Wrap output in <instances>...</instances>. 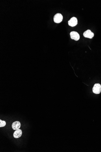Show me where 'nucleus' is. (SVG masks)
Returning <instances> with one entry per match:
<instances>
[{
	"label": "nucleus",
	"mask_w": 101,
	"mask_h": 152,
	"mask_svg": "<svg viewBox=\"0 0 101 152\" xmlns=\"http://www.w3.org/2000/svg\"><path fill=\"white\" fill-rule=\"evenodd\" d=\"M63 19V16L60 13L56 14L54 17V21L56 23H59L62 22Z\"/></svg>",
	"instance_id": "f257e3e1"
},
{
	"label": "nucleus",
	"mask_w": 101,
	"mask_h": 152,
	"mask_svg": "<svg viewBox=\"0 0 101 152\" xmlns=\"http://www.w3.org/2000/svg\"><path fill=\"white\" fill-rule=\"evenodd\" d=\"M93 92L95 94H98L101 92V85L99 84H96L93 88Z\"/></svg>",
	"instance_id": "f03ea898"
},
{
	"label": "nucleus",
	"mask_w": 101,
	"mask_h": 152,
	"mask_svg": "<svg viewBox=\"0 0 101 152\" xmlns=\"http://www.w3.org/2000/svg\"><path fill=\"white\" fill-rule=\"evenodd\" d=\"M70 36L72 39L75 41H78L80 38V35L79 33L76 31H72L70 33Z\"/></svg>",
	"instance_id": "7ed1b4c3"
},
{
	"label": "nucleus",
	"mask_w": 101,
	"mask_h": 152,
	"mask_svg": "<svg viewBox=\"0 0 101 152\" xmlns=\"http://www.w3.org/2000/svg\"><path fill=\"white\" fill-rule=\"evenodd\" d=\"M68 24L71 27H74L78 24V19L75 17H73L68 21Z\"/></svg>",
	"instance_id": "20e7f679"
},
{
	"label": "nucleus",
	"mask_w": 101,
	"mask_h": 152,
	"mask_svg": "<svg viewBox=\"0 0 101 152\" xmlns=\"http://www.w3.org/2000/svg\"><path fill=\"white\" fill-rule=\"evenodd\" d=\"M83 36L87 38L92 39L94 36V34L90 30L88 29L84 33Z\"/></svg>",
	"instance_id": "39448f33"
},
{
	"label": "nucleus",
	"mask_w": 101,
	"mask_h": 152,
	"mask_svg": "<svg viewBox=\"0 0 101 152\" xmlns=\"http://www.w3.org/2000/svg\"><path fill=\"white\" fill-rule=\"evenodd\" d=\"M21 123L19 121H16L12 123V126L14 130H17L19 129L21 127Z\"/></svg>",
	"instance_id": "423d86ee"
},
{
	"label": "nucleus",
	"mask_w": 101,
	"mask_h": 152,
	"mask_svg": "<svg viewBox=\"0 0 101 152\" xmlns=\"http://www.w3.org/2000/svg\"><path fill=\"white\" fill-rule=\"evenodd\" d=\"M22 132L21 130L18 129L16 130L13 133V137L16 139H18L21 137L22 135Z\"/></svg>",
	"instance_id": "0eeeda50"
},
{
	"label": "nucleus",
	"mask_w": 101,
	"mask_h": 152,
	"mask_svg": "<svg viewBox=\"0 0 101 152\" xmlns=\"http://www.w3.org/2000/svg\"><path fill=\"white\" fill-rule=\"evenodd\" d=\"M6 124V123L5 121L0 120V127H3L5 126Z\"/></svg>",
	"instance_id": "6e6552de"
}]
</instances>
